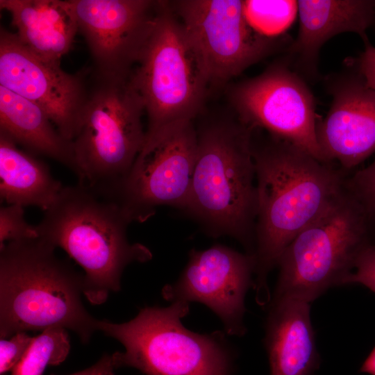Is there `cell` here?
<instances>
[{
  "label": "cell",
  "mask_w": 375,
  "mask_h": 375,
  "mask_svg": "<svg viewBox=\"0 0 375 375\" xmlns=\"http://www.w3.org/2000/svg\"><path fill=\"white\" fill-rule=\"evenodd\" d=\"M258 212L253 256L256 300L267 305L269 272L285 248L340 193L346 171L298 147L268 134L253 136Z\"/></svg>",
  "instance_id": "1"
},
{
  "label": "cell",
  "mask_w": 375,
  "mask_h": 375,
  "mask_svg": "<svg viewBox=\"0 0 375 375\" xmlns=\"http://www.w3.org/2000/svg\"><path fill=\"white\" fill-rule=\"evenodd\" d=\"M39 236L0 246V338L54 326L87 344L97 322L82 302L84 274Z\"/></svg>",
  "instance_id": "2"
},
{
  "label": "cell",
  "mask_w": 375,
  "mask_h": 375,
  "mask_svg": "<svg viewBox=\"0 0 375 375\" xmlns=\"http://www.w3.org/2000/svg\"><path fill=\"white\" fill-rule=\"evenodd\" d=\"M130 223L116 203L78 183L62 188L36 228L41 239L62 249L83 268V294L101 305L110 292L120 290L128 265L152 258L147 247L129 242Z\"/></svg>",
  "instance_id": "3"
},
{
  "label": "cell",
  "mask_w": 375,
  "mask_h": 375,
  "mask_svg": "<svg viewBox=\"0 0 375 375\" xmlns=\"http://www.w3.org/2000/svg\"><path fill=\"white\" fill-rule=\"evenodd\" d=\"M184 209L208 235L234 238L253 254L258 212L253 129L239 119L202 127Z\"/></svg>",
  "instance_id": "4"
},
{
  "label": "cell",
  "mask_w": 375,
  "mask_h": 375,
  "mask_svg": "<svg viewBox=\"0 0 375 375\" xmlns=\"http://www.w3.org/2000/svg\"><path fill=\"white\" fill-rule=\"evenodd\" d=\"M131 72L90 69L86 99L72 140L79 183L103 196L125 177L145 140L144 106Z\"/></svg>",
  "instance_id": "5"
},
{
  "label": "cell",
  "mask_w": 375,
  "mask_h": 375,
  "mask_svg": "<svg viewBox=\"0 0 375 375\" xmlns=\"http://www.w3.org/2000/svg\"><path fill=\"white\" fill-rule=\"evenodd\" d=\"M374 225L345 185L284 250L272 299L310 303L328 288L343 285L361 252L374 242Z\"/></svg>",
  "instance_id": "6"
},
{
  "label": "cell",
  "mask_w": 375,
  "mask_h": 375,
  "mask_svg": "<svg viewBox=\"0 0 375 375\" xmlns=\"http://www.w3.org/2000/svg\"><path fill=\"white\" fill-rule=\"evenodd\" d=\"M189 310L188 302L177 301L165 308L145 307L124 323L98 320L97 331L124 347L112 355L115 368L133 367L146 375H231L224 334L187 329L181 319Z\"/></svg>",
  "instance_id": "7"
},
{
  "label": "cell",
  "mask_w": 375,
  "mask_h": 375,
  "mask_svg": "<svg viewBox=\"0 0 375 375\" xmlns=\"http://www.w3.org/2000/svg\"><path fill=\"white\" fill-rule=\"evenodd\" d=\"M132 81L147 117L146 135L192 120L210 81L202 58L169 1H159Z\"/></svg>",
  "instance_id": "8"
},
{
  "label": "cell",
  "mask_w": 375,
  "mask_h": 375,
  "mask_svg": "<svg viewBox=\"0 0 375 375\" xmlns=\"http://www.w3.org/2000/svg\"><path fill=\"white\" fill-rule=\"evenodd\" d=\"M197 149L192 120L170 125L145 137L122 181L105 197L116 203L131 222H143L159 206L184 210Z\"/></svg>",
  "instance_id": "9"
},
{
  "label": "cell",
  "mask_w": 375,
  "mask_h": 375,
  "mask_svg": "<svg viewBox=\"0 0 375 375\" xmlns=\"http://www.w3.org/2000/svg\"><path fill=\"white\" fill-rule=\"evenodd\" d=\"M198 50L210 81L221 84L273 53L287 49L288 36L269 37L249 23L240 0L169 1Z\"/></svg>",
  "instance_id": "10"
},
{
  "label": "cell",
  "mask_w": 375,
  "mask_h": 375,
  "mask_svg": "<svg viewBox=\"0 0 375 375\" xmlns=\"http://www.w3.org/2000/svg\"><path fill=\"white\" fill-rule=\"evenodd\" d=\"M231 98L238 118L244 124L325 161L317 139L314 97L304 79L285 60L238 83Z\"/></svg>",
  "instance_id": "11"
},
{
  "label": "cell",
  "mask_w": 375,
  "mask_h": 375,
  "mask_svg": "<svg viewBox=\"0 0 375 375\" xmlns=\"http://www.w3.org/2000/svg\"><path fill=\"white\" fill-rule=\"evenodd\" d=\"M89 72L88 68L76 74L65 72L60 62L41 58L15 33L1 27L0 85L39 106L72 142L86 99Z\"/></svg>",
  "instance_id": "12"
},
{
  "label": "cell",
  "mask_w": 375,
  "mask_h": 375,
  "mask_svg": "<svg viewBox=\"0 0 375 375\" xmlns=\"http://www.w3.org/2000/svg\"><path fill=\"white\" fill-rule=\"evenodd\" d=\"M255 260L222 244L203 250H191L189 260L179 278L166 285L163 298L172 302H200L213 311L222 322L226 334L242 336L245 295L251 286Z\"/></svg>",
  "instance_id": "13"
},
{
  "label": "cell",
  "mask_w": 375,
  "mask_h": 375,
  "mask_svg": "<svg viewBox=\"0 0 375 375\" xmlns=\"http://www.w3.org/2000/svg\"><path fill=\"white\" fill-rule=\"evenodd\" d=\"M100 72L126 75L151 32L159 1L67 0Z\"/></svg>",
  "instance_id": "14"
},
{
  "label": "cell",
  "mask_w": 375,
  "mask_h": 375,
  "mask_svg": "<svg viewBox=\"0 0 375 375\" xmlns=\"http://www.w3.org/2000/svg\"><path fill=\"white\" fill-rule=\"evenodd\" d=\"M330 92L332 103L317 120V139L324 160L347 171L375 151V90L358 72L332 81Z\"/></svg>",
  "instance_id": "15"
},
{
  "label": "cell",
  "mask_w": 375,
  "mask_h": 375,
  "mask_svg": "<svg viewBox=\"0 0 375 375\" xmlns=\"http://www.w3.org/2000/svg\"><path fill=\"white\" fill-rule=\"evenodd\" d=\"M297 11L298 34L285 50V60L308 78H317L320 50L331 38L353 33L365 44L367 31L375 24L373 0H299Z\"/></svg>",
  "instance_id": "16"
},
{
  "label": "cell",
  "mask_w": 375,
  "mask_h": 375,
  "mask_svg": "<svg viewBox=\"0 0 375 375\" xmlns=\"http://www.w3.org/2000/svg\"><path fill=\"white\" fill-rule=\"evenodd\" d=\"M265 344L270 375H314L320 365L310 303L292 299H272Z\"/></svg>",
  "instance_id": "17"
},
{
  "label": "cell",
  "mask_w": 375,
  "mask_h": 375,
  "mask_svg": "<svg viewBox=\"0 0 375 375\" xmlns=\"http://www.w3.org/2000/svg\"><path fill=\"white\" fill-rule=\"evenodd\" d=\"M0 7L21 42L41 58L60 62L71 49L78 31L67 0H0Z\"/></svg>",
  "instance_id": "18"
},
{
  "label": "cell",
  "mask_w": 375,
  "mask_h": 375,
  "mask_svg": "<svg viewBox=\"0 0 375 375\" xmlns=\"http://www.w3.org/2000/svg\"><path fill=\"white\" fill-rule=\"evenodd\" d=\"M0 132L28 151L51 158L76 175L72 142L37 104L0 85Z\"/></svg>",
  "instance_id": "19"
},
{
  "label": "cell",
  "mask_w": 375,
  "mask_h": 375,
  "mask_svg": "<svg viewBox=\"0 0 375 375\" xmlns=\"http://www.w3.org/2000/svg\"><path fill=\"white\" fill-rule=\"evenodd\" d=\"M48 165L0 132V198L8 205L47 210L62 189Z\"/></svg>",
  "instance_id": "20"
},
{
  "label": "cell",
  "mask_w": 375,
  "mask_h": 375,
  "mask_svg": "<svg viewBox=\"0 0 375 375\" xmlns=\"http://www.w3.org/2000/svg\"><path fill=\"white\" fill-rule=\"evenodd\" d=\"M70 340L67 329L46 328L33 337L24 354L11 371V375H42L48 365H58L67 357Z\"/></svg>",
  "instance_id": "21"
},
{
  "label": "cell",
  "mask_w": 375,
  "mask_h": 375,
  "mask_svg": "<svg viewBox=\"0 0 375 375\" xmlns=\"http://www.w3.org/2000/svg\"><path fill=\"white\" fill-rule=\"evenodd\" d=\"M246 16L260 33L269 36L283 29L297 10V1H244Z\"/></svg>",
  "instance_id": "22"
},
{
  "label": "cell",
  "mask_w": 375,
  "mask_h": 375,
  "mask_svg": "<svg viewBox=\"0 0 375 375\" xmlns=\"http://www.w3.org/2000/svg\"><path fill=\"white\" fill-rule=\"evenodd\" d=\"M24 207L8 205L0 209V246L5 243L38 237L36 226L29 224Z\"/></svg>",
  "instance_id": "23"
},
{
  "label": "cell",
  "mask_w": 375,
  "mask_h": 375,
  "mask_svg": "<svg viewBox=\"0 0 375 375\" xmlns=\"http://www.w3.org/2000/svg\"><path fill=\"white\" fill-rule=\"evenodd\" d=\"M345 185L375 224V160L347 177Z\"/></svg>",
  "instance_id": "24"
},
{
  "label": "cell",
  "mask_w": 375,
  "mask_h": 375,
  "mask_svg": "<svg viewBox=\"0 0 375 375\" xmlns=\"http://www.w3.org/2000/svg\"><path fill=\"white\" fill-rule=\"evenodd\" d=\"M33 337L26 332L17 333L0 340V374L12 371L31 342Z\"/></svg>",
  "instance_id": "25"
},
{
  "label": "cell",
  "mask_w": 375,
  "mask_h": 375,
  "mask_svg": "<svg viewBox=\"0 0 375 375\" xmlns=\"http://www.w3.org/2000/svg\"><path fill=\"white\" fill-rule=\"evenodd\" d=\"M359 284L375 293V242L369 244L358 256L354 267L343 285Z\"/></svg>",
  "instance_id": "26"
},
{
  "label": "cell",
  "mask_w": 375,
  "mask_h": 375,
  "mask_svg": "<svg viewBox=\"0 0 375 375\" xmlns=\"http://www.w3.org/2000/svg\"><path fill=\"white\" fill-rule=\"evenodd\" d=\"M358 60V72L367 85L375 90V47L369 42Z\"/></svg>",
  "instance_id": "27"
},
{
  "label": "cell",
  "mask_w": 375,
  "mask_h": 375,
  "mask_svg": "<svg viewBox=\"0 0 375 375\" xmlns=\"http://www.w3.org/2000/svg\"><path fill=\"white\" fill-rule=\"evenodd\" d=\"M115 367L112 363V355L104 354L92 366L69 375H115ZM55 375V374H51Z\"/></svg>",
  "instance_id": "28"
},
{
  "label": "cell",
  "mask_w": 375,
  "mask_h": 375,
  "mask_svg": "<svg viewBox=\"0 0 375 375\" xmlns=\"http://www.w3.org/2000/svg\"><path fill=\"white\" fill-rule=\"evenodd\" d=\"M360 372L375 375V347L363 362Z\"/></svg>",
  "instance_id": "29"
}]
</instances>
